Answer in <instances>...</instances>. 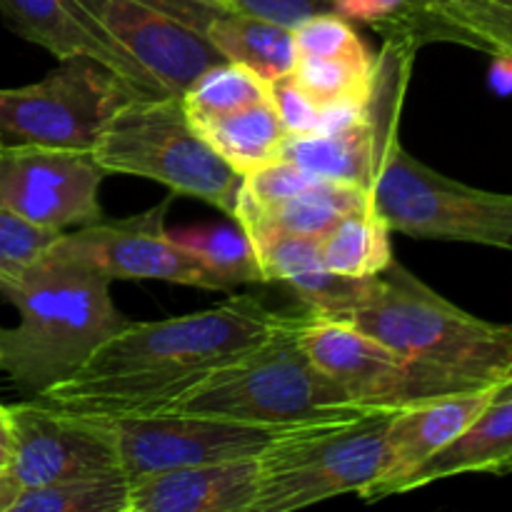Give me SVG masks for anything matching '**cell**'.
Wrapping results in <instances>:
<instances>
[{
	"mask_svg": "<svg viewBox=\"0 0 512 512\" xmlns=\"http://www.w3.org/2000/svg\"><path fill=\"white\" fill-rule=\"evenodd\" d=\"M278 320L280 313L253 295H233L180 318L130 320L70 378L33 400L83 418L163 413L205 375L260 343Z\"/></svg>",
	"mask_w": 512,
	"mask_h": 512,
	"instance_id": "cell-1",
	"label": "cell"
},
{
	"mask_svg": "<svg viewBox=\"0 0 512 512\" xmlns=\"http://www.w3.org/2000/svg\"><path fill=\"white\" fill-rule=\"evenodd\" d=\"M110 283L53 243L18 275L0 280V295L20 313L15 328L0 330V370L20 393L35 398L63 383L130 323L115 308Z\"/></svg>",
	"mask_w": 512,
	"mask_h": 512,
	"instance_id": "cell-2",
	"label": "cell"
},
{
	"mask_svg": "<svg viewBox=\"0 0 512 512\" xmlns=\"http://www.w3.org/2000/svg\"><path fill=\"white\" fill-rule=\"evenodd\" d=\"M300 325L303 313L280 315L260 343L205 375L163 413L290 430L365 410L310 363Z\"/></svg>",
	"mask_w": 512,
	"mask_h": 512,
	"instance_id": "cell-3",
	"label": "cell"
},
{
	"mask_svg": "<svg viewBox=\"0 0 512 512\" xmlns=\"http://www.w3.org/2000/svg\"><path fill=\"white\" fill-rule=\"evenodd\" d=\"M340 320L403 358L473 383L493 385L512 370V325L465 313L395 258Z\"/></svg>",
	"mask_w": 512,
	"mask_h": 512,
	"instance_id": "cell-4",
	"label": "cell"
},
{
	"mask_svg": "<svg viewBox=\"0 0 512 512\" xmlns=\"http://www.w3.org/2000/svg\"><path fill=\"white\" fill-rule=\"evenodd\" d=\"M393 408H365L298 425L258 453L253 512H290L358 493L373 483Z\"/></svg>",
	"mask_w": 512,
	"mask_h": 512,
	"instance_id": "cell-5",
	"label": "cell"
},
{
	"mask_svg": "<svg viewBox=\"0 0 512 512\" xmlns=\"http://www.w3.org/2000/svg\"><path fill=\"white\" fill-rule=\"evenodd\" d=\"M100 168L163 183L233 215L243 175L230 168L188 118L180 95H140L125 103L93 145Z\"/></svg>",
	"mask_w": 512,
	"mask_h": 512,
	"instance_id": "cell-6",
	"label": "cell"
},
{
	"mask_svg": "<svg viewBox=\"0 0 512 512\" xmlns=\"http://www.w3.org/2000/svg\"><path fill=\"white\" fill-rule=\"evenodd\" d=\"M373 208L393 233L512 250V195L470 188L428 168L395 138L373 185Z\"/></svg>",
	"mask_w": 512,
	"mask_h": 512,
	"instance_id": "cell-7",
	"label": "cell"
},
{
	"mask_svg": "<svg viewBox=\"0 0 512 512\" xmlns=\"http://www.w3.org/2000/svg\"><path fill=\"white\" fill-rule=\"evenodd\" d=\"M138 88L90 55L60 60L53 73L23 88H0V148L93 150L108 120L140 98Z\"/></svg>",
	"mask_w": 512,
	"mask_h": 512,
	"instance_id": "cell-8",
	"label": "cell"
},
{
	"mask_svg": "<svg viewBox=\"0 0 512 512\" xmlns=\"http://www.w3.org/2000/svg\"><path fill=\"white\" fill-rule=\"evenodd\" d=\"M300 343L310 363L360 408H405L440 395L473 393L490 385L403 358L353 323L305 310Z\"/></svg>",
	"mask_w": 512,
	"mask_h": 512,
	"instance_id": "cell-9",
	"label": "cell"
},
{
	"mask_svg": "<svg viewBox=\"0 0 512 512\" xmlns=\"http://www.w3.org/2000/svg\"><path fill=\"white\" fill-rule=\"evenodd\" d=\"M103 175L88 150L0 148V210L55 233L95 223L103 218L98 200Z\"/></svg>",
	"mask_w": 512,
	"mask_h": 512,
	"instance_id": "cell-10",
	"label": "cell"
},
{
	"mask_svg": "<svg viewBox=\"0 0 512 512\" xmlns=\"http://www.w3.org/2000/svg\"><path fill=\"white\" fill-rule=\"evenodd\" d=\"M173 198L175 193L130 218L95 220L73 233L65 230L53 240V248L100 270L110 280H165L225 293L223 283L165 230V213Z\"/></svg>",
	"mask_w": 512,
	"mask_h": 512,
	"instance_id": "cell-11",
	"label": "cell"
},
{
	"mask_svg": "<svg viewBox=\"0 0 512 512\" xmlns=\"http://www.w3.org/2000/svg\"><path fill=\"white\" fill-rule=\"evenodd\" d=\"M5 410L10 423L8 468L20 490L123 473L108 420L68 415L33 398L5 405Z\"/></svg>",
	"mask_w": 512,
	"mask_h": 512,
	"instance_id": "cell-12",
	"label": "cell"
},
{
	"mask_svg": "<svg viewBox=\"0 0 512 512\" xmlns=\"http://www.w3.org/2000/svg\"><path fill=\"white\" fill-rule=\"evenodd\" d=\"M155 95H183L223 55L143 0H78Z\"/></svg>",
	"mask_w": 512,
	"mask_h": 512,
	"instance_id": "cell-13",
	"label": "cell"
},
{
	"mask_svg": "<svg viewBox=\"0 0 512 512\" xmlns=\"http://www.w3.org/2000/svg\"><path fill=\"white\" fill-rule=\"evenodd\" d=\"M118 445L120 468L128 480L160 470L258 455L283 430L228 423L200 415L155 413L135 418H103Z\"/></svg>",
	"mask_w": 512,
	"mask_h": 512,
	"instance_id": "cell-14",
	"label": "cell"
},
{
	"mask_svg": "<svg viewBox=\"0 0 512 512\" xmlns=\"http://www.w3.org/2000/svg\"><path fill=\"white\" fill-rule=\"evenodd\" d=\"M495 385V383H493ZM490 388L473 393L440 395L395 410L383 445V463L368 488L360 490L365 503L398 495L400 485L438 450L453 443L480 415L490 398Z\"/></svg>",
	"mask_w": 512,
	"mask_h": 512,
	"instance_id": "cell-15",
	"label": "cell"
},
{
	"mask_svg": "<svg viewBox=\"0 0 512 512\" xmlns=\"http://www.w3.org/2000/svg\"><path fill=\"white\" fill-rule=\"evenodd\" d=\"M150 8L178 20L195 35L208 40L225 60L275 80L290 75L295 63L293 30L273 20L228 8L215 0H143Z\"/></svg>",
	"mask_w": 512,
	"mask_h": 512,
	"instance_id": "cell-16",
	"label": "cell"
},
{
	"mask_svg": "<svg viewBox=\"0 0 512 512\" xmlns=\"http://www.w3.org/2000/svg\"><path fill=\"white\" fill-rule=\"evenodd\" d=\"M258 455L128 480V512H253Z\"/></svg>",
	"mask_w": 512,
	"mask_h": 512,
	"instance_id": "cell-17",
	"label": "cell"
},
{
	"mask_svg": "<svg viewBox=\"0 0 512 512\" xmlns=\"http://www.w3.org/2000/svg\"><path fill=\"white\" fill-rule=\"evenodd\" d=\"M250 243L265 283H283L313 313L343 318L368 290L370 278H345L325 268L320 240L260 233Z\"/></svg>",
	"mask_w": 512,
	"mask_h": 512,
	"instance_id": "cell-18",
	"label": "cell"
},
{
	"mask_svg": "<svg viewBox=\"0 0 512 512\" xmlns=\"http://www.w3.org/2000/svg\"><path fill=\"white\" fill-rule=\"evenodd\" d=\"M0 15L20 38L50 50L58 60L90 55L130 80L140 93L155 95L120 58L118 50L110 45L78 0H0Z\"/></svg>",
	"mask_w": 512,
	"mask_h": 512,
	"instance_id": "cell-19",
	"label": "cell"
},
{
	"mask_svg": "<svg viewBox=\"0 0 512 512\" xmlns=\"http://www.w3.org/2000/svg\"><path fill=\"white\" fill-rule=\"evenodd\" d=\"M468 473H512V373L500 378L478 418L443 450L425 460L398 495L413 493L423 485Z\"/></svg>",
	"mask_w": 512,
	"mask_h": 512,
	"instance_id": "cell-20",
	"label": "cell"
},
{
	"mask_svg": "<svg viewBox=\"0 0 512 512\" xmlns=\"http://www.w3.org/2000/svg\"><path fill=\"white\" fill-rule=\"evenodd\" d=\"M368 205H373L370 190L318 178L310 188L300 190L293 198L265 205V208L238 198L233 218L248 233V238L260 233H278L320 240L345 215L368 208Z\"/></svg>",
	"mask_w": 512,
	"mask_h": 512,
	"instance_id": "cell-21",
	"label": "cell"
},
{
	"mask_svg": "<svg viewBox=\"0 0 512 512\" xmlns=\"http://www.w3.org/2000/svg\"><path fill=\"white\" fill-rule=\"evenodd\" d=\"M193 125L210 148L240 175L273 160L288 135L270 95L228 113L193 120Z\"/></svg>",
	"mask_w": 512,
	"mask_h": 512,
	"instance_id": "cell-22",
	"label": "cell"
},
{
	"mask_svg": "<svg viewBox=\"0 0 512 512\" xmlns=\"http://www.w3.org/2000/svg\"><path fill=\"white\" fill-rule=\"evenodd\" d=\"M388 223L368 205L345 215L320 238V258L330 273L345 278H373L393 260Z\"/></svg>",
	"mask_w": 512,
	"mask_h": 512,
	"instance_id": "cell-23",
	"label": "cell"
},
{
	"mask_svg": "<svg viewBox=\"0 0 512 512\" xmlns=\"http://www.w3.org/2000/svg\"><path fill=\"white\" fill-rule=\"evenodd\" d=\"M170 238L200 260L225 290L243 283H265L248 233L235 225H195V228L168 230Z\"/></svg>",
	"mask_w": 512,
	"mask_h": 512,
	"instance_id": "cell-24",
	"label": "cell"
},
{
	"mask_svg": "<svg viewBox=\"0 0 512 512\" xmlns=\"http://www.w3.org/2000/svg\"><path fill=\"white\" fill-rule=\"evenodd\" d=\"M10 512H128V478L118 473L25 488Z\"/></svg>",
	"mask_w": 512,
	"mask_h": 512,
	"instance_id": "cell-25",
	"label": "cell"
},
{
	"mask_svg": "<svg viewBox=\"0 0 512 512\" xmlns=\"http://www.w3.org/2000/svg\"><path fill=\"white\" fill-rule=\"evenodd\" d=\"M290 78L320 108L343 103L365 105L370 98V90H373L375 63L295 55Z\"/></svg>",
	"mask_w": 512,
	"mask_h": 512,
	"instance_id": "cell-26",
	"label": "cell"
},
{
	"mask_svg": "<svg viewBox=\"0 0 512 512\" xmlns=\"http://www.w3.org/2000/svg\"><path fill=\"white\" fill-rule=\"evenodd\" d=\"M268 95V80H263L245 65L223 60V63L210 65L180 98H183V108L188 118L200 120L258 103Z\"/></svg>",
	"mask_w": 512,
	"mask_h": 512,
	"instance_id": "cell-27",
	"label": "cell"
},
{
	"mask_svg": "<svg viewBox=\"0 0 512 512\" xmlns=\"http://www.w3.org/2000/svg\"><path fill=\"white\" fill-rule=\"evenodd\" d=\"M295 55L313 58H348L358 63H375L373 53L363 43L350 20L338 13H318L293 28Z\"/></svg>",
	"mask_w": 512,
	"mask_h": 512,
	"instance_id": "cell-28",
	"label": "cell"
},
{
	"mask_svg": "<svg viewBox=\"0 0 512 512\" xmlns=\"http://www.w3.org/2000/svg\"><path fill=\"white\" fill-rule=\"evenodd\" d=\"M60 233L38 228L0 210V280L18 275L33 263Z\"/></svg>",
	"mask_w": 512,
	"mask_h": 512,
	"instance_id": "cell-29",
	"label": "cell"
},
{
	"mask_svg": "<svg viewBox=\"0 0 512 512\" xmlns=\"http://www.w3.org/2000/svg\"><path fill=\"white\" fill-rule=\"evenodd\" d=\"M270 98L288 135H308L320 128V105H315L290 75L270 83Z\"/></svg>",
	"mask_w": 512,
	"mask_h": 512,
	"instance_id": "cell-30",
	"label": "cell"
},
{
	"mask_svg": "<svg viewBox=\"0 0 512 512\" xmlns=\"http://www.w3.org/2000/svg\"><path fill=\"white\" fill-rule=\"evenodd\" d=\"M475 3H483V0H413V3L398 15V18H393L385 25H378V30L385 35V38L410 40V43L418 48L415 38H418L423 25H428L430 20L438 18V15L450 13V10L468 8V5H475Z\"/></svg>",
	"mask_w": 512,
	"mask_h": 512,
	"instance_id": "cell-31",
	"label": "cell"
},
{
	"mask_svg": "<svg viewBox=\"0 0 512 512\" xmlns=\"http://www.w3.org/2000/svg\"><path fill=\"white\" fill-rule=\"evenodd\" d=\"M235 8L258 18L273 20L293 30L305 18L318 13H330L333 0H233Z\"/></svg>",
	"mask_w": 512,
	"mask_h": 512,
	"instance_id": "cell-32",
	"label": "cell"
},
{
	"mask_svg": "<svg viewBox=\"0 0 512 512\" xmlns=\"http://www.w3.org/2000/svg\"><path fill=\"white\" fill-rule=\"evenodd\" d=\"M413 0H333V13L345 20H360L370 25H385L398 18Z\"/></svg>",
	"mask_w": 512,
	"mask_h": 512,
	"instance_id": "cell-33",
	"label": "cell"
},
{
	"mask_svg": "<svg viewBox=\"0 0 512 512\" xmlns=\"http://www.w3.org/2000/svg\"><path fill=\"white\" fill-rule=\"evenodd\" d=\"M490 88L503 98L512 95V53L495 55L493 65H490Z\"/></svg>",
	"mask_w": 512,
	"mask_h": 512,
	"instance_id": "cell-34",
	"label": "cell"
},
{
	"mask_svg": "<svg viewBox=\"0 0 512 512\" xmlns=\"http://www.w3.org/2000/svg\"><path fill=\"white\" fill-rule=\"evenodd\" d=\"M20 495V485L15 483L8 465H0V512L13 510L15 498Z\"/></svg>",
	"mask_w": 512,
	"mask_h": 512,
	"instance_id": "cell-35",
	"label": "cell"
},
{
	"mask_svg": "<svg viewBox=\"0 0 512 512\" xmlns=\"http://www.w3.org/2000/svg\"><path fill=\"white\" fill-rule=\"evenodd\" d=\"M10 458V423H8V410L0 405V465H8Z\"/></svg>",
	"mask_w": 512,
	"mask_h": 512,
	"instance_id": "cell-36",
	"label": "cell"
},
{
	"mask_svg": "<svg viewBox=\"0 0 512 512\" xmlns=\"http://www.w3.org/2000/svg\"><path fill=\"white\" fill-rule=\"evenodd\" d=\"M215 3H220V5H228V8H235V3H233V0H215Z\"/></svg>",
	"mask_w": 512,
	"mask_h": 512,
	"instance_id": "cell-37",
	"label": "cell"
},
{
	"mask_svg": "<svg viewBox=\"0 0 512 512\" xmlns=\"http://www.w3.org/2000/svg\"><path fill=\"white\" fill-rule=\"evenodd\" d=\"M510 373H512V370H510Z\"/></svg>",
	"mask_w": 512,
	"mask_h": 512,
	"instance_id": "cell-38",
	"label": "cell"
}]
</instances>
